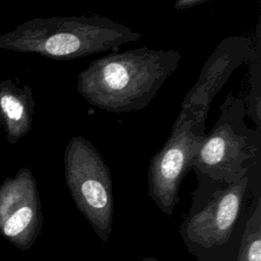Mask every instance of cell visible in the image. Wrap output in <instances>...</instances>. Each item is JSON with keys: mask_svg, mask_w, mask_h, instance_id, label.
Here are the masks:
<instances>
[{"mask_svg": "<svg viewBox=\"0 0 261 261\" xmlns=\"http://www.w3.org/2000/svg\"><path fill=\"white\" fill-rule=\"evenodd\" d=\"M180 58L176 50L147 47L110 53L80 72L77 92L90 105L104 111H139L176 70Z\"/></svg>", "mask_w": 261, "mask_h": 261, "instance_id": "obj_1", "label": "cell"}, {"mask_svg": "<svg viewBox=\"0 0 261 261\" xmlns=\"http://www.w3.org/2000/svg\"><path fill=\"white\" fill-rule=\"evenodd\" d=\"M142 35L105 16H54L25 20L0 35V49L72 60L119 48Z\"/></svg>", "mask_w": 261, "mask_h": 261, "instance_id": "obj_2", "label": "cell"}, {"mask_svg": "<svg viewBox=\"0 0 261 261\" xmlns=\"http://www.w3.org/2000/svg\"><path fill=\"white\" fill-rule=\"evenodd\" d=\"M249 172L233 182L214 180L196 172L209 193L202 200L193 194L196 198L179 233L190 253L200 261H221L220 253L228 250L247 196Z\"/></svg>", "mask_w": 261, "mask_h": 261, "instance_id": "obj_3", "label": "cell"}, {"mask_svg": "<svg viewBox=\"0 0 261 261\" xmlns=\"http://www.w3.org/2000/svg\"><path fill=\"white\" fill-rule=\"evenodd\" d=\"M213 128L205 135L192 168L219 181L233 182L257 163L261 151L259 129L245 122V102L229 94L221 104Z\"/></svg>", "mask_w": 261, "mask_h": 261, "instance_id": "obj_4", "label": "cell"}, {"mask_svg": "<svg viewBox=\"0 0 261 261\" xmlns=\"http://www.w3.org/2000/svg\"><path fill=\"white\" fill-rule=\"evenodd\" d=\"M209 108L196 105L180 108L168 139L150 160L147 171L148 193L166 215L170 216L179 202L180 185L192 168L206 135Z\"/></svg>", "mask_w": 261, "mask_h": 261, "instance_id": "obj_5", "label": "cell"}, {"mask_svg": "<svg viewBox=\"0 0 261 261\" xmlns=\"http://www.w3.org/2000/svg\"><path fill=\"white\" fill-rule=\"evenodd\" d=\"M64 173L70 196L96 234L104 242L112 229L114 196L108 165L91 141L75 136L64 150Z\"/></svg>", "mask_w": 261, "mask_h": 261, "instance_id": "obj_6", "label": "cell"}, {"mask_svg": "<svg viewBox=\"0 0 261 261\" xmlns=\"http://www.w3.org/2000/svg\"><path fill=\"white\" fill-rule=\"evenodd\" d=\"M43 213L36 179L28 167L0 186V233L21 250L32 248L41 232Z\"/></svg>", "mask_w": 261, "mask_h": 261, "instance_id": "obj_7", "label": "cell"}, {"mask_svg": "<svg viewBox=\"0 0 261 261\" xmlns=\"http://www.w3.org/2000/svg\"><path fill=\"white\" fill-rule=\"evenodd\" d=\"M251 42L246 37L231 36L223 39L206 60L194 86L186 94L180 108L210 107L216 94L228 81L233 70L250 59Z\"/></svg>", "mask_w": 261, "mask_h": 261, "instance_id": "obj_8", "label": "cell"}, {"mask_svg": "<svg viewBox=\"0 0 261 261\" xmlns=\"http://www.w3.org/2000/svg\"><path fill=\"white\" fill-rule=\"evenodd\" d=\"M34 110L29 85H17L12 79L0 82V122L9 144H16L31 130Z\"/></svg>", "mask_w": 261, "mask_h": 261, "instance_id": "obj_9", "label": "cell"}, {"mask_svg": "<svg viewBox=\"0 0 261 261\" xmlns=\"http://www.w3.org/2000/svg\"><path fill=\"white\" fill-rule=\"evenodd\" d=\"M237 261H261V200L245 225Z\"/></svg>", "mask_w": 261, "mask_h": 261, "instance_id": "obj_10", "label": "cell"}, {"mask_svg": "<svg viewBox=\"0 0 261 261\" xmlns=\"http://www.w3.org/2000/svg\"><path fill=\"white\" fill-rule=\"evenodd\" d=\"M210 0H175L174 2V8L176 10H184L188 8H192L195 6H198L200 4L206 3Z\"/></svg>", "mask_w": 261, "mask_h": 261, "instance_id": "obj_11", "label": "cell"}, {"mask_svg": "<svg viewBox=\"0 0 261 261\" xmlns=\"http://www.w3.org/2000/svg\"><path fill=\"white\" fill-rule=\"evenodd\" d=\"M141 261H159V260L156 259V258H154V257H147V258L142 259Z\"/></svg>", "mask_w": 261, "mask_h": 261, "instance_id": "obj_12", "label": "cell"}, {"mask_svg": "<svg viewBox=\"0 0 261 261\" xmlns=\"http://www.w3.org/2000/svg\"><path fill=\"white\" fill-rule=\"evenodd\" d=\"M1 127H2V125H1V122H0V129H1Z\"/></svg>", "mask_w": 261, "mask_h": 261, "instance_id": "obj_13", "label": "cell"}]
</instances>
